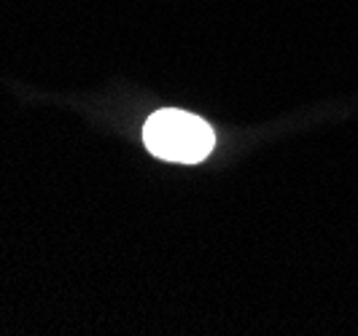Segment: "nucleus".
I'll use <instances>...</instances> for the list:
<instances>
[{"label": "nucleus", "mask_w": 358, "mask_h": 336, "mask_svg": "<svg viewBox=\"0 0 358 336\" xmlns=\"http://www.w3.org/2000/svg\"><path fill=\"white\" fill-rule=\"evenodd\" d=\"M143 143L157 159L197 164L215 148V132L194 113L164 108L145 122Z\"/></svg>", "instance_id": "nucleus-1"}]
</instances>
